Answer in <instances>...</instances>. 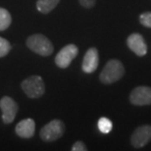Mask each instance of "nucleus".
Wrapping results in <instances>:
<instances>
[{
  "instance_id": "nucleus-18",
  "label": "nucleus",
  "mask_w": 151,
  "mask_h": 151,
  "mask_svg": "<svg viewBox=\"0 0 151 151\" xmlns=\"http://www.w3.org/2000/svg\"><path fill=\"white\" fill-rule=\"evenodd\" d=\"M78 2L84 8H92L95 5L96 0H78Z\"/></svg>"
},
{
  "instance_id": "nucleus-16",
  "label": "nucleus",
  "mask_w": 151,
  "mask_h": 151,
  "mask_svg": "<svg viewBox=\"0 0 151 151\" xmlns=\"http://www.w3.org/2000/svg\"><path fill=\"white\" fill-rule=\"evenodd\" d=\"M139 22L142 26L151 29V12H144V13L140 14Z\"/></svg>"
},
{
  "instance_id": "nucleus-5",
  "label": "nucleus",
  "mask_w": 151,
  "mask_h": 151,
  "mask_svg": "<svg viewBox=\"0 0 151 151\" xmlns=\"http://www.w3.org/2000/svg\"><path fill=\"white\" fill-rule=\"evenodd\" d=\"M78 48L75 44H68L59 51L55 57V64L61 69H66L71 65L72 61L78 56Z\"/></svg>"
},
{
  "instance_id": "nucleus-4",
  "label": "nucleus",
  "mask_w": 151,
  "mask_h": 151,
  "mask_svg": "<svg viewBox=\"0 0 151 151\" xmlns=\"http://www.w3.org/2000/svg\"><path fill=\"white\" fill-rule=\"evenodd\" d=\"M65 132V125L61 120L55 119L46 124L40 129V137L43 141H55L63 137Z\"/></svg>"
},
{
  "instance_id": "nucleus-3",
  "label": "nucleus",
  "mask_w": 151,
  "mask_h": 151,
  "mask_svg": "<svg viewBox=\"0 0 151 151\" xmlns=\"http://www.w3.org/2000/svg\"><path fill=\"white\" fill-rule=\"evenodd\" d=\"M22 89L29 98H39L45 92V83L41 77L32 76L27 78L21 83Z\"/></svg>"
},
{
  "instance_id": "nucleus-7",
  "label": "nucleus",
  "mask_w": 151,
  "mask_h": 151,
  "mask_svg": "<svg viewBox=\"0 0 151 151\" xmlns=\"http://www.w3.org/2000/svg\"><path fill=\"white\" fill-rule=\"evenodd\" d=\"M151 140V125L140 126L134 129L131 137L132 145L135 148L144 147Z\"/></svg>"
},
{
  "instance_id": "nucleus-6",
  "label": "nucleus",
  "mask_w": 151,
  "mask_h": 151,
  "mask_svg": "<svg viewBox=\"0 0 151 151\" xmlns=\"http://www.w3.org/2000/svg\"><path fill=\"white\" fill-rule=\"evenodd\" d=\"M129 101L135 106H146L151 104V87L137 86L132 90Z\"/></svg>"
},
{
  "instance_id": "nucleus-11",
  "label": "nucleus",
  "mask_w": 151,
  "mask_h": 151,
  "mask_svg": "<svg viewBox=\"0 0 151 151\" xmlns=\"http://www.w3.org/2000/svg\"><path fill=\"white\" fill-rule=\"evenodd\" d=\"M16 134L22 138H31L35 135V121L28 118V119L20 121L15 128Z\"/></svg>"
},
{
  "instance_id": "nucleus-13",
  "label": "nucleus",
  "mask_w": 151,
  "mask_h": 151,
  "mask_svg": "<svg viewBox=\"0 0 151 151\" xmlns=\"http://www.w3.org/2000/svg\"><path fill=\"white\" fill-rule=\"evenodd\" d=\"M12 18L10 13L4 8H0V31H5L11 25Z\"/></svg>"
},
{
  "instance_id": "nucleus-12",
  "label": "nucleus",
  "mask_w": 151,
  "mask_h": 151,
  "mask_svg": "<svg viewBox=\"0 0 151 151\" xmlns=\"http://www.w3.org/2000/svg\"><path fill=\"white\" fill-rule=\"evenodd\" d=\"M60 0H37V9L42 14H48L58 5Z\"/></svg>"
},
{
  "instance_id": "nucleus-15",
  "label": "nucleus",
  "mask_w": 151,
  "mask_h": 151,
  "mask_svg": "<svg viewBox=\"0 0 151 151\" xmlns=\"http://www.w3.org/2000/svg\"><path fill=\"white\" fill-rule=\"evenodd\" d=\"M11 50V44L7 39L0 37V57H4Z\"/></svg>"
},
{
  "instance_id": "nucleus-1",
  "label": "nucleus",
  "mask_w": 151,
  "mask_h": 151,
  "mask_svg": "<svg viewBox=\"0 0 151 151\" xmlns=\"http://www.w3.org/2000/svg\"><path fill=\"white\" fill-rule=\"evenodd\" d=\"M124 74H125V68L122 62L117 59H111L106 63L100 73L99 78L102 83L111 84L121 80Z\"/></svg>"
},
{
  "instance_id": "nucleus-2",
  "label": "nucleus",
  "mask_w": 151,
  "mask_h": 151,
  "mask_svg": "<svg viewBox=\"0 0 151 151\" xmlns=\"http://www.w3.org/2000/svg\"><path fill=\"white\" fill-rule=\"evenodd\" d=\"M26 43L32 51L41 56H49L54 51L52 42L45 35L40 34H35L29 37Z\"/></svg>"
},
{
  "instance_id": "nucleus-9",
  "label": "nucleus",
  "mask_w": 151,
  "mask_h": 151,
  "mask_svg": "<svg viewBox=\"0 0 151 151\" xmlns=\"http://www.w3.org/2000/svg\"><path fill=\"white\" fill-rule=\"evenodd\" d=\"M127 44L129 48L137 56L142 57L147 53V45L144 41L143 37L140 34L134 32L127 39Z\"/></svg>"
},
{
  "instance_id": "nucleus-17",
  "label": "nucleus",
  "mask_w": 151,
  "mask_h": 151,
  "mask_svg": "<svg viewBox=\"0 0 151 151\" xmlns=\"http://www.w3.org/2000/svg\"><path fill=\"white\" fill-rule=\"evenodd\" d=\"M72 150L73 151H86L87 150V147L86 146L83 141H77V142L74 143L73 147H72Z\"/></svg>"
},
{
  "instance_id": "nucleus-8",
  "label": "nucleus",
  "mask_w": 151,
  "mask_h": 151,
  "mask_svg": "<svg viewBox=\"0 0 151 151\" xmlns=\"http://www.w3.org/2000/svg\"><path fill=\"white\" fill-rule=\"evenodd\" d=\"M0 108L2 111V120L4 124L13 122L18 112V104L16 101L9 96H4L0 100Z\"/></svg>"
},
{
  "instance_id": "nucleus-10",
  "label": "nucleus",
  "mask_w": 151,
  "mask_h": 151,
  "mask_svg": "<svg viewBox=\"0 0 151 151\" xmlns=\"http://www.w3.org/2000/svg\"><path fill=\"white\" fill-rule=\"evenodd\" d=\"M99 64V55L98 50L95 47H90L86 51V55L83 57V64H81V69L84 73L91 74L93 73L98 67Z\"/></svg>"
},
{
  "instance_id": "nucleus-14",
  "label": "nucleus",
  "mask_w": 151,
  "mask_h": 151,
  "mask_svg": "<svg viewBox=\"0 0 151 151\" xmlns=\"http://www.w3.org/2000/svg\"><path fill=\"white\" fill-rule=\"evenodd\" d=\"M97 127H98V129L101 132H103V134H108V132H110L112 131L113 125H112V122H111L108 118L102 117L98 120Z\"/></svg>"
}]
</instances>
